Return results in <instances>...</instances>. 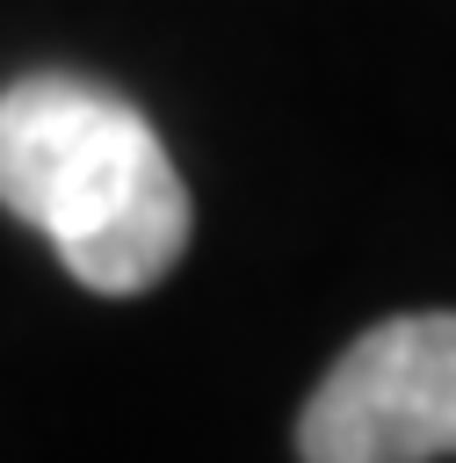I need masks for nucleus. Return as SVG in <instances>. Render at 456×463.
<instances>
[{"mask_svg": "<svg viewBox=\"0 0 456 463\" xmlns=\"http://www.w3.org/2000/svg\"><path fill=\"white\" fill-rule=\"evenodd\" d=\"M0 210L36 224L94 297H145L195 232L159 130L80 72H22L0 87Z\"/></svg>", "mask_w": 456, "mask_h": 463, "instance_id": "obj_1", "label": "nucleus"}, {"mask_svg": "<svg viewBox=\"0 0 456 463\" xmlns=\"http://www.w3.org/2000/svg\"><path fill=\"white\" fill-rule=\"evenodd\" d=\"M456 456V311H398L355 333L297 412V463Z\"/></svg>", "mask_w": 456, "mask_h": 463, "instance_id": "obj_2", "label": "nucleus"}]
</instances>
